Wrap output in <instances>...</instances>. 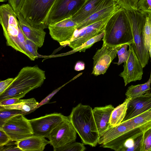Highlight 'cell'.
<instances>
[{
    "label": "cell",
    "instance_id": "15",
    "mask_svg": "<svg viewBox=\"0 0 151 151\" xmlns=\"http://www.w3.org/2000/svg\"><path fill=\"white\" fill-rule=\"evenodd\" d=\"M98 22L79 29H76L68 45L74 49L104 31L105 25L109 18Z\"/></svg>",
    "mask_w": 151,
    "mask_h": 151
},
{
    "label": "cell",
    "instance_id": "18",
    "mask_svg": "<svg viewBox=\"0 0 151 151\" xmlns=\"http://www.w3.org/2000/svg\"><path fill=\"white\" fill-rule=\"evenodd\" d=\"M151 109V92L132 99L127 104L126 114L123 121L134 117Z\"/></svg>",
    "mask_w": 151,
    "mask_h": 151
},
{
    "label": "cell",
    "instance_id": "38",
    "mask_svg": "<svg viewBox=\"0 0 151 151\" xmlns=\"http://www.w3.org/2000/svg\"><path fill=\"white\" fill-rule=\"evenodd\" d=\"M14 78H9L0 82V95L9 87L14 80Z\"/></svg>",
    "mask_w": 151,
    "mask_h": 151
},
{
    "label": "cell",
    "instance_id": "37",
    "mask_svg": "<svg viewBox=\"0 0 151 151\" xmlns=\"http://www.w3.org/2000/svg\"><path fill=\"white\" fill-rule=\"evenodd\" d=\"M0 151H21V150L18 147L16 141H12L3 147H0Z\"/></svg>",
    "mask_w": 151,
    "mask_h": 151
},
{
    "label": "cell",
    "instance_id": "22",
    "mask_svg": "<svg viewBox=\"0 0 151 151\" xmlns=\"http://www.w3.org/2000/svg\"><path fill=\"white\" fill-rule=\"evenodd\" d=\"M121 7L118 4L105 8L77 24L76 29H79L95 22L110 17Z\"/></svg>",
    "mask_w": 151,
    "mask_h": 151
},
{
    "label": "cell",
    "instance_id": "6",
    "mask_svg": "<svg viewBox=\"0 0 151 151\" xmlns=\"http://www.w3.org/2000/svg\"><path fill=\"white\" fill-rule=\"evenodd\" d=\"M55 0H24L21 13L31 26L38 29L47 28V20Z\"/></svg>",
    "mask_w": 151,
    "mask_h": 151
},
{
    "label": "cell",
    "instance_id": "26",
    "mask_svg": "<svg viewBox=\"0 0 151 151\" xmlns=\"http://www.w3.org/2000/svg\"><path fill=\"white\" fill-rule=\"evenodd\" d=\"M20 114L25 115L22 111L17 109H0V129H2L4 124L10 119Z\"/></svg>",
    "mask_w": 151,
    "mask_h": 151
},
{
    "label": "cell",
    "instance_id": "13",
    "mask_svg": "<svg viewBox=\"0 0 151 151\" xmlns=\"http://www.w3.org/2000/svg\"><path fill=\"white\" fill-rule=\"evenodd\" d=\"M68 116L54 113L29 120L34 135L48 138L51 132Z\"/></svg>",
    "mask_w": 151,
    "mask_h": 151
},
{
    "label": "cell",
    "instance_id": "23",
    "mask_svg": "<svg viewBox=\"0 0 151 151\" xmlns=\"http://www.w3.org/2000/svg\"><path fill=\"white\" fill-rule=\"evenodd\" d=\"M39 103L34 98L20 99L17 103L12 105L0 106V109H15L20 110L25 114L30 113L37 109Z\"/></svg>",
    "mask_w": 151,
    "mask_h": 151
},
{
    "label": "cell",
    "instance_id": "12",
    "mask_svg": "<svg viewBox=\"0 0 151 151\" xmlns=\"http://www.w3.org/2000/svg\"><path fill=\"white\" fill-rule=\"evenodd\" d=\"M124 45L110 46L103 43L101 47L96 51L93 57L92 74L96 76L104 74L112 61L116 57L118 51Z\"/></svg>",
    "mask_w": 151,
    "mask_h": 151
},
{
    "label": "cell",
    "instance_id": "20",
    "mask_svg": "<svg viewBox=\"0 0 151 151\" xmlns=\"http://www.w3.org/2000/svg\"><path fill=\"white\" fill-rule=\"evenodd\" d=\"M16 15L21 29L26 38L34 42L39 47H42L46 35L44 29L37 28L30 25L21 13L16 14Z\"/></svg>",
    "mask_w": 151,
    "mask_h": 151
},
{
    "label": "cell",
    "instance_id": "39",
    "mask_svg": "<svg viewBox=\"0 0 151 151\" xmlns=\"http://www.w3.org/2000/svg\"><path fill=\"white\" fill-rule=\"evenodd\" d=\"M20 99L15 98L6 99L0 101V106H5L13 105L18 103Z\"/></svg>",
    "mask_w": 151,
    "mask_h": 151
},
{
    "label": "cell",
    "instance_id": "16",
    "mask_svg": "<svg viewBox=\"0 0 151 151\" xmlns=\"http://www.w3.org/2000/svg\"><path fill=\"white\" fill-rule=\"evenodd\" d=\"M129 54L127 60L123 66V71L119 76L122 77L126 86L132 82L142 79L143 68L136 56L131 45H129Z\"/></svg>",
    "mask_w": 151,
    "mask_h": 151
},
{
    "label": "cell",
    "instance_id": "30",
    "mask_svg": "<svg viewBox=\"0 0 151 151\" xmlns=\"http://www.w3.org/2000/svg\"><path fill=\"white\" fill-rule=\"evenodd\" d=\"M140 151H151V125L143 130Z\"/></svg>",
    "mask_w": 151,
    "mask_h": 151
},
{
    "label": "cell",
    "instance_id": "10",
    "mask_svg": "<svg viewBox=\"0 0 151 151\" xmlns=\"http://www.w3.org/2000/svg\"><path fill=\"white\" fill-rule=\"evenodd\" d=\"M24 116L20 114L12 117L5 123L2 129L12 141H19L34 135L29 120Z\"/></svg>",
    "mask_w": 151,
    "mask_h": 151
},
{
    "label": "cell",
    "instance_id": "25",
    "mask_svg": "<svg viewBox=\"0 0 151 151\" xmlns=\"http://www.w3.org/2000/svg\"><path fill=\"white\" fill-rule=\"evenodd\" d=\"M151 83L150 73V78L146 82L142 84L131 85L128 87L125 94L127 98H129L131 99L149 93L150 92Z\"/></svg>",
    "mask_w": 151,
    "mask_h": 151
},
{
    "label": "cell",
    "instance_id": "3",
    "mask_svg": "<svg viewBox=\"0 0 151 151\" xmlns=\"http://www.w3.org/2000/svg\"><path fill=\"white\" fill-rule=\"evenodd\" d=\"M103 43L110 46H116L133 42L130 23L126 10L121 8L109 19L104 30Z\"/></svg>",
    "mask_w": 151,
    "mask_h": 151
},
{
    "label": "cell",
    "instance_id": "1",
    "mask_svg": "<svg viewBox=\"0 0 151 151\" xmlns=\"http://www.w3.org/2000/svg\"><path fill=\"white\" fill-rule=\"evenodd\" d=\"M45 78V71L37 65L24 67L0 95V101L11 98H22L30 91L40 87Z\"/></svg>",
    "mask_w": 151,
    "mask_h": 151
},
{
    "label": "cell",
    "instance_id": "44",
    "mask_svg": "<svg viewBox=\"0 0 151 151\" xmlns=\"http://www.w3.org/2000/svg\"><path fill=\"white\" fill-rule=\"evenodd\" d=\"M148 14L149 15L150 17L151 18V14L149 13V14Z\"/></svg>",
    "mask_w": 151,
    "mask_h": 151
},
{
    "label": "cell",
    "instance_id": "2",
    "mask_svg": "<svg viewBox=\"0 0 151 151\" xmlns=\"http://www.w3.org/2000/svg\"><path fill=\"white\" fill-rule=\"evenodd\" d=\"M68 116L82 143L92 147H96L100 136L92 108L89 105L79 103L73 108Z\"/></svg>",
    "mask_w": 151,
    "mask_h": 151
},
{
    "label": "cell",
    "instance_id": "4",
    "mask_svg": "<svg viewBox=\"0 0 151 151\" xmlns=\"http://www.w3.org/2000/svg\"><path fill=\"white\" fill-rule=\"evenodd\" d=\"M0 22L7 45L25 55L24 45L27 38L21 29L16 13L9 4L0 6Z\"/></svg>",
    "mask_w": 151,
    "mask_h": 151
},
{
    "label": "cell",
    "instance_id": "35",
    "mask_svg": "<svg viewBox=\"0 0 151 151\" xmlns=\"http://www.w3.org/2000/svg\"><path fill=\"white\" fill-rule=\"evenodd\" d=\"M9 4L16 14L21 12L24 0H8Z\"/></svg>",
    "mask_w": 151,
    "mask_h": 151
},
{
    "label": "cell",
    "instance_id": "17",
    "mask_svg": "<svg viewBox=\"0 0 151 151\" xmlns=\"http://www.w3.org/2000/svg\"><path fill=\"white\" fill-rule=\"evenodd\" d=\"M116 4V0H87L80 10L71 18L78 24L95 13Z\"/></svg>",
    "mask_w": 151,
    "mask_h": 151
},
{
    "label": "cell",
    "instance_id": "9",
    "mask_svg": "<svg viewBox=\"0 0 151 151\" xmlns=\"http://www.w3.org/2000/svg\"><path fill=\"white\" fill-rule=\"evenodd\" d=\"M87 0H55L48 14L47 26L71 17Z\"/></svg>",
    "mask_w": 151,
    "mask_h": 151
},
{
    "label": "cell",
    "instance_id": "43",
    "mask_svg": "<svg viewBox=\"0 0 151 151\" xmlns=\"http://www.w3.org/2000/svg\"><path fill=\"white\" fill-rule=\"evenodd\" d=\"M8 0H0V1L1 2H5L7 1Z\"/></svg>",
    "mask_w": 151,
    "mask_h": 151
},
{
    "label": "cell",
    "instance_id": "11",
    "mask_svg": "<svg viewBox=\"0 0 151 151\" xmlns=\"http://www.w3.org/2000/svg\"><path fill=\"white\" fill-rule=\"evenodd\" d=\"M77 133L68 116L53 129L47 138L55 151L58 148L75 142Z\"/></svg>",
    "mask_w": 151,
    "mask_h": 151
},
{
    "label": "cell",
    "instance_id": "41",
    "mask_svg": "<svg viewBox=\"0 0 151 151\" xmlns=\"http://www.w3.org/2000/svg\"><path fill=\"white\" fill-rule=\"evenodd\" d=\"M84 68V63L83 62L79 61L76 63L74 69L76 70L80 71L83 70Z\"/></svg>",
    "mask_w": 151,
    "mask_h": 151
},
{
    "label": "cell",
    "instance_id": "34",
    "mask_svg": "<svg viewBox=\"0 0 151 151\" xmlns=\"http://www.w3.org/2000/svg\"><path fill=\"white\" fill-rule=\"evenodd\" d=\"M137 9L146 14H151V0H139Z\"/></svg>",
    "mask_w": 151,
    "mask_h": 151
},
{
    "label": "cell",
    "instance_id": "36",
    "mask_svg": "<svg viewBox=\"0 0 151 151\" xmlns=\"http://www.w3.org/2000/svg\"><path fill=\"white\" fill-rule=\"evenodd\" d=\"M12 141L6 132L3 129H0V147H3Z\"/></svg>",
    "mask_w": 151,
    "mask_h": 151
},
{
    "label": "cell",
    "instance_id": "28",
    "mask_svg": "<svg viewBox=\"0 0 151 151\" xmlns=\"http://www.w3.org/2000/svg\"><path fill=\"white\" fill-rule=\"evenodd\" d=\"M104 35V31L101 34L90 39L81 46L74 49H73L68 53L69 54L77 52H85L86 49L90 48L95 43L101 40V39L103 38Z\"/></svg>",
    "mask_w": 151,
    "mask_h": 151
},
{
    "label": "cell",
    "instance_id": "33",
    "mask_svg": "<svg viewBox=\"0 0 151 151\" xmlns=\"http://www.w3.org/2000/svg\"><path fill=\"white\" fill-rule=\"evenodd\" d=\"M128 44H124L119 49L117 52L118 57V61L117 63L118 65H119L125 62L127 60L129 54V50H127Z\"/></svg>",
    "mask_w": 151,
    "mask_h": 151
},
{
    "label": "cell",
    "instance_id": "29",
    "mask_svg": "<svg viewBox=\"0 0 151 151\" xmlns=\"http://www.w3.org/2000/svg\"><path fill=\"white\" fill-rule=\"evenodd\" d=\"M38 47L37 45L34 42L27 39L24 45L25 55L31 60H34L38 57Z\"/></svg>",
    "mask_w": 151,
    "mask_h": 151
},
{
    "label": "cell",
    "instance_id": "5",
    "mask_svg": "<svg viewBox=\"0 0 151 151\" xmlns=\"http://www.w3.org/2000/svg\"><path fill=\"white\" fill-rule=\"evenodd\" d=\"M126 12L133 39L131 45L144 68L147 64L150 57L149 52L145 48L143 37L144 29L148 14L137 9L126 10Z\"/></svg>",
    "mask_w": 151,
    "mask_h": 151
},
{
    "label": "cell",
    "instance_id": "7",
    "mask_svg": "<svg viewBox=\"0 0 151 151\" xmlns=\"http://www.w3.org/2000/svg\"><path fill=\"white\" fill-rule=\"evenodd\" d=\"M151 125V109L111 127L100 137L98 143L104 144L130 130L145 128Z\"/></svg>",
    "mask_w": 151,
    "mask_h": 151
},
{
    "label": "cell",
    "instance_id": "19",
    "mask_svg": "<svg viewBox=\"0 0 151 151\" xmlns=\"http://www.w3.org/2000/svg\"><path fill=\"white\" fill-rule=\"evenodd\" d=\"M111 104L104 106L95 107L93 109V114L100 137L111 127L110 117L114 109Z\"/></svg>",
    "mask_w": 151,
    "mask_h": 151
},
{
    "label": "cell",
    "instance_id": "42",
    "mask_svg": "<svg viewBox=\"0 0 151 151\" xmlns=\"http://www.w3.org/2000/svg\"><path fill=\"white\" fill-rule=\"evenodd\" d=\"M149 53L150 55V57L151 59V46L150 48V50L149 51Z\"/></svg>",
    "mask_w": 151,
    "mask_h": 151
},
{
    "label": "cell",
    "instance_id": "40",
    "mask_svg": "<svg viewBox=\"0 0 151 151\" xmlns=\"http://www.w3.org/2000/svg\"><path fill=\"white\" fill-rule=\"evenodd\" d=\"M64 86V85L54 91L42 100L40 103H39V104L37 107V109L42 105L47 103L53 96L55 94Z\"/></svg>",
    "mask_w": 151,
    "mask_h": 151
},
{
    "label": "cell",
    "instance_id": "32",
    "mask_svg": "<svg viewBox=\"0 0 151 151\" xmlns=\"http://www.w3.org/2000/svg\"><path fill=\"white\" fill-rule=\"evenodd\" d=\"M139 0H116L117 4L126 10L137 9Z\"/></svg>",
    "mask_w": 151,
    "mask_h": 151
},
{
    "label": "cell",
    "instance_id": "8",
    "mask_svg": "<svg viewBox=\"0 0 151 151\" xmlns=\"http://www.w3.org/2000/svg\"><path fill=\"white\" fill-rule=\"evenodd\" d=\"M146 127L130 130L100 146L116 151H140L143 131Z\"/></svg>",
    "mask_w": 151,
    "mask_h": 151
},
{
    "label": "cell",
    "instance_id": "14",
    "mask_svg": "<svg viewBox=\"0 0 151 151\" xmlns=\"http://www.w3.org/2000/svg\"><path fill=\"white\" fill-rule=\"evenodd\" d=\"M77 24L71 17L66 19L55 24H49V34L53 40L62 46L68 44L72 38Z\"/></svg>",
    "mask_w": 151,
    "mask_h": 151
},
{
    "label": "cell",
    "instance_id": "31",
    "mask_svg": "<svg viewBox=\"0 0 151 151\" xmlns=\"http://www.w3.org/2000/svg\"><path fill=\"white\" fill-rule=\"evenodd\" d=\"M86 149L83 143L74 142L58 148L55 151H84Z\"/></svg>",
    "mask_w": 151,
    "mask_h": 151
},
{
    "label": "cell",
    "instance_id": "24",
    "mask_svg": "<svg viewBox=\"0 0 151 151\" xmlns=\"http://www.w3.org/2000/svg\"><path fill=\"white\" fill-rule=\"evenodd\" d=\"M131 99L127 97L123 103L114 108L109 120L111 127L117 125L123 121L126 114L127 104Z\"/></svg>",
    "mask_w": 151,
    "mask_h": 151
},
{
    "label": "cell",
    "instance_id": "21",
    "mask_svg": "<svg viewBox=\"0 0 151 151\" xmlns=\"http://www.w3.org/2000/svg\"><path fill=\"white\" fill-rule=\"evenodd\" d=\"M16 142L22 151H43L46 145L50 144L45 137L34 135Z\"/></svg>",
    "mask_w": 151,
    "mask_h": 151
},
{
    "label": "cell",
    "instance_id": "27",
    "mask_svg": "<svg viewBox=\"0 0 151 151\" xmlns=\"http://www.w3.org/2000/svg\"><path fill=\"white\" fill-rule=\"evenodd\" d=\"M143 37L145 48L149 52L151 46V19L148 14L144 28Z\"/></svg>",
    "mask_w": 151,
    "mask_h": 151
}]
</instances>
